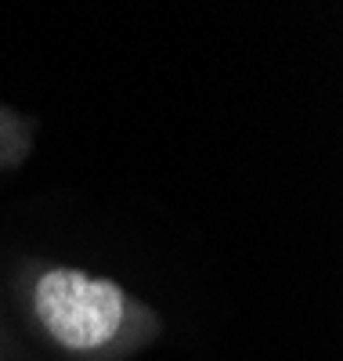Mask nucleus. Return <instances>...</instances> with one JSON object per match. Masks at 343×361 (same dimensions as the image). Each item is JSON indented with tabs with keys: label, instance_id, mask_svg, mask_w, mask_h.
<instances>
[{
	"label": "nucleus",
	"instance_id": "nucleus-1",
	"mask_svg": "<svg viewBox=\"0 0 343 361\" xmlns=\"http://www.w3.org/2000/svg\"><path fill=\"white\" fill-rule=\"evenodd\" d=\"M29 314L58 350L73 357L116 350L141 322V307L127 289L83 267H44L29 286Z\"/></svg>",
	"mask_w": 343,
	"mask_h": 361
}]
</instances>
